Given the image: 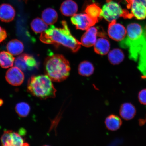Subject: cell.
<instances>
[{
	"label": "cell",
	"instance_id": "obj_1",
	"mask_svg": "<svg viewBox=\"0 0 146 146\" xmlns=\"http://www.w3.org/2000/svg\"><path fill=\"white\" fill-rule=\"evenodd\" d=\"M62 27L53 25L41 33L40 39L43 43L56 46L62 45L76 52L81 48V43L72 35L66 22H61Z\"/></svg>",
	"mask_w": 146,
	"mask_h": 146
},
{
	"label": "cell",
	"instance_id": "obj_2",
	"mask_svg": "<svg viewBox=\"0 0 146 146\" xmlns=\"http://www.w3.org/2000/svg\"><path fill=\"white\" fill-rule=\"evenodd\" d=\"M127 36L120 42L123 48L128 49L129 57L136 61L140 52L146 43L144 32L141 25L137 23H132L128 25Z\"/></svg>",
	"mask_w": 146,
	"mask_h": 146
},
{
	"label": "cell",
	"instance_id": "obj_3",
	"mask_svg": "<svg viewBox=\"0 0 146 146\" xmlns=\"http://www.w3.org/2000/svg\"><path fill=\"white\" fill-rule=\"evenodd\" d=\"M46 73L52 81L61 82L68 77L70 70L67 60L62 55H51L44 62Z\"/></svg>",
	"mask_w": 146,
	"mask_h": 146
},
{
	"label": "cell",
	"instance_id": "obj_4",
	"mask_svg": "<svg viewBox=\"0 0 146 146\" xmlns=\"http://www.w3.org/2000/svg\"><path fill=\"white\" fill-rule=\"evenodd\" d=\"M27 89L32 95L41 99L54 98L56 96V89L47 75L31 76L27 83Z\"/></svg>",
	"mask_w": 146,
	"mask_h": 146
},
{
	"label": "cell",
	"instance_id": "obj_5",
	"mask_svg": "<svg viewBox=\"0 0 146 146\" xmlns=\"http://www.w3.org/2000/svg\"><path fill=\"white\" fill-rule=\"evenodd\" d=\"M107 2L102 9L100 18H104L110 22L116 20L120 17L132 18L131 14L127 10H123L118 3L111 0H107Z\"/></svg>",
	"mask_w": 146,
	"mask_h": 146
},
{
	"label": "cell",
	"instance_id": "obj_6",
	"mask_svg": "<svg viewBox=\"0 0 146 146\" xmlns=\"http://www.w3.org/2000/svg\"><path fill=\"white\" fill-rule=\"evenodd\" d=\"M1 146H29L19 133L11 130L4 131L1 138Z\"/></svg>",
	"mask_w": 146,
	"mask_h": 146
},
{
	"label": "cell",
	"instance_id": "obj_7",
	"mask_svg": "<svg viewBox=\"0 0 146 146\" xmlns=\"http://www.w3.org/2000/svg\"><path fill=\"white\" fill-rule=\"evenodd\" d=\"M71 21L76 29L82 30H87L98 21L86 14H75L71 18Z\"/></svg>",
	"mask_w": 146,
	"mask_h": 146
},
{
	"label": "cell",
	"instance_id": "obj_8",
	"mask_svg": "<svg viewBox=\"0 0 146 146\" xmlns=\"http://www.w3.org/2000/svg\"><path fill=\"white\" fill-rule=\"evenodd\" d=\"M15 66L22 71L32 70L38 68V63L33 56L23 54L15 60Z\"/></svg>",
	"mask_w": 146,
	"mask_h": 146
},
{
	"label": "cell",
	"instance_id": "obj_9",
	"mask_svg": "<svg viewBox=\"0 0 146 146\" xmlns=\"http://www.w3.org/2000/svg\"><path fill=\"white\" fill-rule=\"evenodd\" d=\"M108 32L110 37L117 41L123 40L127 33L125 27L123 25L116 23V20L109 23Z\"/></svg>",
	"mask_w": 146,
	"mask_h": 146
},
{
	"label": "cell",
	"instance_id": "obj_10",
	"mask_svg": "<svg viewBox=\"0 0 146 146\" xmlns=\"http://www.w3.org/2000/svg\"><path fill=\"white\" fill-rule=\"evenodd\" d=\"M5 79L10 85L19 86L23 83L25 76L22 71L15 66L11 67L7 71Z\"/></svg>",
	"mask_w": 146,
	"mask_h": 146
},
{
	"label": "cell",
	"instance_id": "obj_11",
	"mask_svg": "<svg viewBox=\"0 0 146 146\" xmlns=\"http://www.w3.org/2000/svg\"><path fill=\"white\" fill-rule=\"evenodd\" d=\"M130 9L132 17L142 20L146 17V0H133Z\"/></svg>",
	"mask_w": 146,
	"mask_h": 146
},
{
	"label": "cell",
	"instance_id": "obj_12",
	"mask_svg": "<svg viewBox=\"0 0 146 146\" xmlns=\"http://www.w3.org/2000/svg\"><path fill=\"white\" fill-rule=\"evenodd\" d=\"M99 33L97 28L91 27L86 30L82 36L81 44L86 47H90L95 44L96 41V36Z\"/></svg>",
	"mask_w": 146,
	"mask_h": 146
},
{
	"label": "cell",
	"instance_id": "obj_13",
	"mask_svg": "<svg viewBox=\"0 0 146 146\" xmlns=\"http://www.w3.org/2000/svg\"><path fill=\"white\" fill-rule=\"evenodd\" d=\"M16 15L14 8L11 5L3 3L0 5V20L5 23L13 21Z\"/></svg>",
	"mask_w": 146,
	"mask_h": 146
},
{
	"label": "cell",
	"instance_id": "obj_14",
	"mask_svg": "<svg viewBox=\"0 0 146 146\" xmlns=\"http://www.w3.org/2000/svg\"><path fill=\"white\" fill-rule=\"evenodd\" d=\"M136 113V108L131 103H124L120 107L119 114L121 117L124 120H129L133 119L135 116Z\"/></svg>",
	"mask_w": 146,
	"mask_h": 146
},
{
	"label": "cell",
	"instance_id": "obj_15",
	"mask_svg": "<svg viewBox=\"0 0 146 146\" xmlns=\"http://www.w3.org/2000/svg\"><path fill=\"white\" fill-rule=\"evenodd\" d=\"M78 5L72 0H66L62 3L60 10L63 15L66 16L74 15L77 12Z\"/></svg>",
	"mask_w": 146,
	"mask_h": 146
},
{
	"label": "cell",
	"instance_id": "obj_16",
	"mask_svg": "<svg viewBox=\"0 0 146 146\" xmlns=\"http://www.w3.org/2000/svg\"><path fill=\"white\" fill-rule=\"evenodd\" d=\"M106 127L109 130L115 131L121 127L122 121L121 118L117 115L112 114L106 118L105 120Z\"/></svg>",
	"mask_w": 146,
	"mask_h": 146
},
{
	"label": "cell",
	"instance_id": "obj_17",
	"mask_svg": "<svg viewBox=\"0 0 146 146\" xmlns=\"http://www.w3.org/2000/svg\"><path fill=\"white\" fill-rule=\"evenodd\" d=\"M110 43L108 40L101 38L97 40L94 44V50L96 53L104 55L106 54L110 49Z\"/></svg>",
	"mask_w": 146,
	"mask_h": 146
},
{
	"label": "cell",
	"instance_id": "obj_18",
	"mask_svg": "<svg viewBox=\"0 0 146 146\" xmlns=\"http://www.w3.org/2000/svg\"><path fill=\"white\" fill-rule=\"evenodd\" d=\"M7 48L8 52L13 55L17 56L23 52L24 46L21 41L17 39H13L9 42Z\"/></svg>",
	"mask_w": 146,
	"mask_h": 146
},
{
	"label": "cell",
	"instance_id": "obj_19",
	"mask_svg": "<svg viewBox=\"0 0 146 146\" xmlns=\"http://www.w3.org/2000/svg\"><path fill=\"white\" fill-rule=\"evenodd\" d=\"M42 18L47 25H52L57 21L58 15L54 9L48 8L43 11L42 14Z\"/></svg>",
	"mask_w": 146,
	"mask_h": 146
},
{
	"label": "cell",
	"instance_id": "obj_20",
	"mask_svg": "<svg viewBox=\"0 0 146 146\" xmlns=\"http://www.w3.org/2000/svg\"><path fill=\"white\" fill-rule=\"evenodd\" d=\"M15 58L9 52L3 51L0 52V66L3 68H8L13 66Z\"/></svg>",
	"mask_w": 146,
	"mask_h": 146
},
{
	"label": "cell",
	"instance_id": "obj_21",
	"mask_svg": "<svg viewBox=\"0 0 146 146\" xmlns=\"http://www.w3.org/2000/svg\"><path fill=\"white\" fill-rule=\"evenodd\" d=\"M108 56L109 61L113 65H117L121 63L125 58L123 51L118 48L111 50Z\"/></svg>",
	"mask_w": 146,
	"mask_h": 146
},
{
	"label": "cell",
	"instance_id": "obj_22",
	"mask_svg": "<svg viewBox=\"0 0 146 146\" xmlns=\"http://www.w3.org/2000/svg\"><path fill=\"white\" fill-rule=\"evenodd\" d=\"M31 26L32 30L36 34L44 32L48 27L43 19L38 17L33 20L31 23Z\"/></svg>",
	"mask_w": 146,
	"mask_h": 146
},
{
	"label": "cell",
	"instance_id": "obj_23",
	"mask_svg": "<svg viewBox=\"0 0 146 146\" xmlns=\"http://www.w3.org/2000/svg\"><path fill=\"white\" fill-rule=\"evenodd\" d=\"M94 71V67L92 64L88 61L82 62L78 66V73L82 76H90L92 74Z\"/></svg>",
	"mask_w": 146,
	"mask_h": 146
},
{
	"label": "cell",
	"instance_id": "obj_24",
	"mask_svg": "<svg viewBox=\"0 0 146 146\" xmlns=\"http://www.w3.org/2000/svg\"><path fill=\"white\" fill-rule=\"evenodd\" d=\"M102 9L96 3H92L88 5L85 10V12L90 17L98 21L100 18Z\"/></svg>",
	"mask_w": 146,
	"mask_h": 146
},
{
	"label": "cell",
	"instance_id": "obj_25",
	"mask_svg": "<svg viewBox=\"0 0 146 146\" xmlns=\"http://www.w3.org/2000/svg\"><path fill=\"white\" fill-rule=\"evenodd\" d=\"M139 57L138 69L144 77L146 78V43L142 48Z\"/></svg>",
	"mask_w": 146,
	"mask_h": 146
},
{
	"label": "cell",
	"instance_id": "obj_26",
	"mask_svg": "<svg viewBox=\"0 0 146 146\" xmlns=\"http://www.w3.org/2000/svg\"><path fill=\"white\" fill-rule=\"evenodd\" d=\"M15 109L18 116L21 117H25L30 113L31 108L28 103L21 102L16 105Z\"/></svg>",
	"mask_w": 146,
	"mask_h": 146
},
{
	"label": "cell",
	"instance_id": "obj_27",
	"mask_svg": "<svg viewBox=\"0 0 146 146\" xmlns=\"http://www.w3.org/2000/svg\"><path fill=\"white\" fill-rule=\"evenodd\" d=\"M138 99L141 104L146 105V89H142L139 93Z\"/></svg>",
	"mask_w": 146,
	"mask_h": 146
},
{
	"label": "cell",
	"instance_id": "obj_28",
	"mask_svg": "<svg viewBox=\"0 0 146 146\" xmlns=\"http://www.w3.org/2000/svg\"><path fill=\"white\" fill-rule=\"evenodd\" d=\"M7 36V33L4 29L0 26V43L6 39Z\"/></svg>",
	"mask_w": 146,
	"mask_h": 146
},
{
	"label": "cell",
	"instance_id": "obj_29",
	"mask_svg": "<svg viewBox=\"0 0 146 146\" xmlns=\"http://www.w3.org/2000/svg\"><path fill=\"white\" fill-rule=\"evenodd\" d=\"M127 3V7L128 9H130L131 3H132L133 0H125Z\"/></svg>",
	"mask_w": 146,
	"mask_h": 146
},
{
	"label": "cell",
	"instance_id": "obj_30",
	"mask_svg": "<svg viewBox=\"0 0 146 146\" xmlns=\"http://www.w3.org/2000/svg\"><path fill=\"white\" fill-rule=\"evenodd\" d=\"M146 121L144 119H140L139 121V125L141 126L142 125H144Z\"/></svg>",
	"mask_w": 146,
	"mask_h": 146
},
{
	"label": "cell",
	"instance_id": "obj_31",
	"mask_svg": "<svg viewBox=\"0 0 146 146\" xmlns=\"http://www.w3.org/2000/svg\"><path fill=\"white\" fill-rule=\"evenodd\" d=\"M3 104V101L2 100H0V105H1Z\"/></svg>",
	"mask_w": 146,
	"mask_h": 146
},
{
	"label": "cell",
	"instance_id": "obj_32",
	"mask_svg": "<svg viewBox=\"0 0 146 146\" xmlns=\"http://www.w3.org/2000/svg\"><path fill=\"white\" fill-rule=\"evenodd\" d=\"M43 146H50L48 145H43Z\"/></svg>",
	"mask_w": 146,
	"mask_h": 146
},
{
	"label": "cell",
	"instance_id": "obj_33",
	"mask_svg": "<svg viewBox=\"0 0 146 146\" xmlns=\"http://www.w3.org/2000/svg\"><path fill=\"white\" fill-rule=\"evenodd\" d=\"M24 1H25L26 2L27 1V0H24Z\"/></svg>",
	"mask_w": 146,
	"mask_h": 146
}]
</instances>
